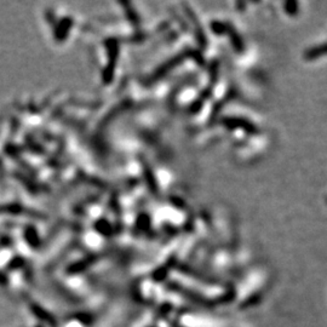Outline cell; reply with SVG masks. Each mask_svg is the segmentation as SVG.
<instances>
[{"instance_id": "cell-3", "label": "cell", "mask_w": 327, "mask_h": 327, "mask_svg": "<svg viewBox=\"0 0 327 327\" xmlns=\"http://www.w3.org/2000/svg\"><path fill=\"white\" fill-rule=\"evenodd\" d=\"M211 26H212V31H214L216 34H223L228 31L227 26L220 23V22H212Z\"/></svg>"}, {"instance_id": "cell-2", "label": "cell", "mask_w": 327, "mask_h": 327, "mask_svg": "<svg viewBox=\"0 0 327 327\" xmlns=\"http://www.w3.org/2000/svg\"><path fill=\"white\" fill-rule=\"evenodd\" d=\"M326 54H327V44H323V45H319L316 46V48H313L310 49V50L307 51V53L304 54V57H306L307 59H314L316 58V57H320Z\"/></svg>"}, {"instance_id": "cell-1", "label": "cell", "mask_w": 327, "mask_h": 327, "mask_svg": "<svg viewBox=\"0 0 327 327\" xmlns=\"http://www.w3.org/2000/svg\"><path fill=\"white\" fill-rule=\"evenodd\" d=\"M224 124L230 126V127L244 128L247 132H257L256 127L252 124H250L249 121L242 120V119H227V120H224Z\"/></svg>"}, {"instance_id": "cell-4", "label": "cell", "mask_w": 327, "mask_h": 327, "mask_svg": "<svg viewBox=\"0 0 327 327\" xmlns=\"http://www.w3.org/2000/svg\"><path fill=\"white\" fill-rule=\"evenodd\" d=\"M298 4L297 2H286L285 4V11H287L289 14L291 15H294L297 14V11H298Z\"/></svg>"}]
</instances>
